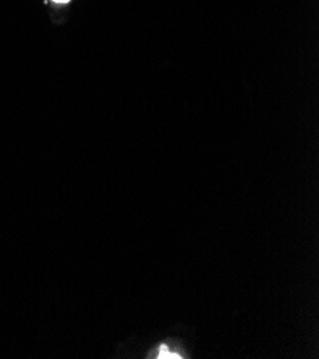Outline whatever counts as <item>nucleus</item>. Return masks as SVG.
Listing matches in <instances>:
<instances>
[{"mask_svg":"<svg viewBox=\"0 0 319 359\" xmlns=\"http://www.w3.org/2000/svg\"><path fill=\"white\" fill-rule=\"evenodd\" d=\"M152 358H158V359H181L184 358L181 352H178L176 349L170 348L168 344H162L159 345V348L152 353Z\"/></svg>","mask_w":319,"mask_h":359,"instance_id":"1","label":"nucleus"},{"mask_svg":"<svg viewBox=\"0 0 319 359\" xmlns=\"http://www.w3.org/2000/svg\"><path fill=\"white\" fill-rule=\"evenodd\" d=\"M53 2H57V4H66V2H69V0H53Z\"/></svg>","mask_w":319,"mask_h":359,"instance_id":"2","label":"nucleus"}]
</instances>
